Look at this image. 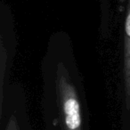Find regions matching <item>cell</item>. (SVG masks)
Listing matches in <instances>:
<instances>
[{
  "label": "cell",
  "instance_id": "cell-1",
  "mask_svg": "<svg viewBox=\"0 0 130 130\" xmlns=\"http://www.w3.org/2000/svg\"><path fill=\"white\" fill-rule=\"evenodd\" d=\"M57 85L64 130H82L78 96L69 73L62 64H60L58 68Z\"/></svg>",
  "mask_w": 130,
  "mask_h": 130
},
{
  "label": "cell",
  "instance_id": "cell-2",
  "mask_svg": "<svg viewBox=\"0 0 130 130\" xmlns=\"http://www.w3.org/2000/svg\"><path fill=\"white\" fill-rule=\"evenodd\" d=\"M124 77L126 109L130 110V0L126 19V25H125Z\"/></svg>",
  "mask_w": 130,
  "mask_h": 130
}]
</instances>
